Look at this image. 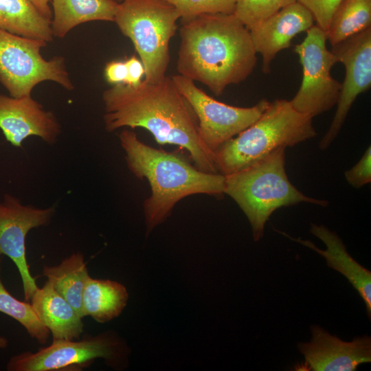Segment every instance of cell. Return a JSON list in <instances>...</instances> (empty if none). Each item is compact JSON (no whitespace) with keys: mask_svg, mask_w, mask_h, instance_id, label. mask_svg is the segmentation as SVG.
<instances>
[{"mask_svg":"<svg viewBox=\"0 0 371 371\" xmlns=\"http://www.w3.org/2000/svg\"><path fill=\"white\" fill-rule=\"evenodd\" d=\"M108 132L122 127L143 128L160 145L173 144L186 150L199 169L217 173L214 153L203 142L198 120L172 78L136 87L117 84L102 93Z\"/></svg>","mask_w":371,"mask_h":371,"instance_id":"1","label":"cell"},{"mask_svg":"<svg viewBox=\"0 0 371 371\" xmlns=\"http://www.w3.org/2000/svg\"><path fill=\"white\" fill-rule=\"evenodd\" d=\"M177 69L216 95L252 73L256 52L249 30L234 14H204L181 20Z\"/></svg>","mask_w":371,"mask_h":371,"instance_id":"2","label":"cell"},{"mask_svg":"<svg viewBox=\"0 0 371 371\" xmlns=\"http://www.w3.org/2000/svg\"><path fill=\"white\" fill-rule=\"evenodd\" d=\"M118 137L128 170L147 179L150 187L151 194L144 202L147 234L166 220L182 199L224 194V175L203 171L179 153L148 146L133 131L123 130Z\"/></svg>","mask_w":371,"mask_h":371,"instance_id":"3","label":"cell"},{"mask_svg":"<svg viewBox=\"0 0 371 371\" xmlns=\"http://www.w3.org/2000/svg\"><path fill=\"white\" fill-rule=\"evenodd\" d=\"M224 194L247 216L256 242L262 238L265 224L276 210L300 203L323 207L328 204L327 201L305 195L290 182L285 170L284 147L240 170L225 175Z\"/></svg>","mask_w":371,"mask_h":371,"instance_id":"4","label":"cell"},{"mask_svg":"<svg viewBox=\"0 0 371 371\" xmlns=\"http://www.w3.org/2000/svg\"><path fill=\"white\" fill-rule=\"evenodd\" d=\"M313 117L296 111L286 100H275L251 125L214 153L216 168L227 175L262 159L278 148L315 137Z\"/></svg>","mask_w":371,"mask_h":371,"instance_id":"5","label":"cell"},{"mask_svg":"<svg viewBox=\"0 0 371 371\" xmlns=\"http://www.w3.org/2000/svg\"><path fill=\"white\" fill-rule=\"evenodd\" d=\"M181 19L176 8L162 0H124L114 21L130 38L145 69L144 80L155 83L166 77L169 44Z\"/></svg>","mask_w":371,"mask_h":371,"instance_id":"6","label":"cell"},{"mask_svg":"<svg viewBox=\"0 0 371 371\" xmlns=\"http://www.w3.org/2000/svg\"><path fill=\"white\" fill-rule=\"evenodd\" d=\"M47 43L0 29V82L10 96L31 95L44 81L54 82L67 91L74 89L63 56L45 59L41 49Z\"/></svg>","mask_w":371,"mask_h":371,"instance_id":"7","label":"cell"},{"mask_svg":"<svg viewBox=\"0 0 371 371\" xmlns=\"http://www.w3.org/2000/svg\"><path fill=\"white\" fill-rule=\"evenodd\" d=\"M129 348L113 331L87 336L80 341H53L36 352H24L10 358L9 371L76 370L89 366L95 359H104L113 369L128 364Z\"/></svg>","mask_w":371,"mask_h":371,"instance_id":"8","label":"cell"},{"mask_svg":"<svg viewBox=\"0 0 371 371\" xmlns=\"http://www.w3.org/2000/svg\"><path fill=\"white\" fill-rule=\"evenodd\" d=\"M326 41V32L314 25L294 48L303 74L300 87L290 103L296 111L313 118L337 104L341 89V83L330 74L338 59L327 49Z\"/></svg>","mask_w":371,"mask_h":371,"instance_id":"9","label":"cell"},{"mask_svg":"<svg viewBox=\"0 0 371 371\" xmlns=\"http://www.w3.org/2000/svg\"><path fill=\"white\" fill-rule=\"evenodd\" d=\"M171 78L196 116L201 139L213 153L256 122L269 103L262 99L251 107L229 105L206 94L191 79L179 74Z\"/></svg>","mask_w":371,"mask_h":371,"instance_id":"10","label":"cell"},{"mask_svg":"<svg viewBox=\"0 0 371 371\" xmlns=\"http://www.w3.org/2000/svg\"><path fill=\"white\" fill-rule=\"evenodd\" d=\"M54 214V207L25 205L10 194L0 201V257L8 256L16 266L26 300H30L38 288L27 261L26 237L31 229L48 225Z\"/></svg>","mask_w":371,"mask_h":371,"instance_id":"11","label":"cell"},{"mask_svg":"<svg viewBox=\"0 0 371 371\" xmlns=\"http://www.w3.org/2000/svg\"><path fill=\"white\" fill-rule=\"evenodd\" d=\"M331 52L345 67V78L329 128L319 144L325 150L339 133L358 95L371 87V27L333 45Z\"/></svg>","mask_w":371,"mask_h":371,"instance_id":"12","label":"cell"},{"mask_svg":"<svg viewBox=\"0 0 371 371\" xmlns=\"http://www.w3.org/2000/svg\"><path fill=\"white\" fill-rule=\"evenodd\" d=\"M311 341L297 345L304 361L295 366V370L354 371L359 365L371 361L370 337L346 341L318 325L311 326Z\"/></svg>","mask_w":371,"mask_h":371,"instance_id":"13","label":"cell"},{"mask_svg":"<svg viewBox=\"0 0 371 371\" xmlns=\"http://www.w3.org/2000/svg\"><path fill=\"white\" fill-rule=\"evenodd\" d=\"M0 130L6 141L15 147H21L23 142L31 136L52 145L62 131L54 113L46 111L32 95L15 98L3 94H0Z\"/></svg>","mask_w":371,"mask_h":371,"instance_id":"14","label":"cell"},{"mask_svg":"<svg viewBox=\"0 0 371 371\" xmlns=\"http://www.w3.org/2000/svg\"><path fill=\"white\" fill-rule=\"evenodd\" d=\"M314 22L311 12L297 1L251 28L254 49L262 58V72L269 74L278 53L289 48L293 38L309 30Z\"/></svg>","mask_w":371,"mask_h":371,"instance_id":"15","label":"cell"},{"mask_svg":"<svg viewBox=\"0 0 371 371\" xmlns=\"http://www.w3.org/2000/svg\"><path fill=\"white\" fill-rule=\"evenodd\" d=\"M288 238L307 247L322 256L327 265L345 276L366 304L368 319L371 318V272L358 263L348 253L342 240L324 225H311V232L319 238L326 247L325 250L317 247L311 240L295 238L274 229Z\"/></svg>","mask_w":371,"mask_h":371,"instance_id":"16","label":"cell"},{"mask_svg":"<svg viewBox=\"0 0 371 371\" xmlns=\"http://www.w3.org/2000/svg\"><path fill=\"white\" fill-rule=\"evenodd\" d=\"M30 301L41 322L52 333L53 341L76 339L82 333V317L48 281L38 288Z\"/></svg>","mask_w":371,"mask_h":371,"instance_id":"17","label":"cell"},{"mask_svg":"<svg viewBox=\"0 0 371 371\" xmlns=\"http://www.w3.org/2000/svg\"><path fill=\"white\" fill-rule=\"evenodd\" d=\"M53 36L64 38L73 28L93 21H114L119 3L116 0H52Z\"/></svg>","mask_w":371,"mask_h":371,"instance_id":"18","label":"cell"},{"mask_svg":"<svg viewBox=\"0 0 371 371\" xmlns=\"http://www.w3.org/2000/svg\"><path fill=\"white\" fill-rule=\"evenodd\" d=\"M128 293L121 283L89 277L82 300V317L91 316L99 323L118 317L126 306Z\"/></svg>","mask_w":371,"mask_h":371,"instance_id":"19","label":"cell"},{"mask_svg":"<svg viewBox=\"0 0 371 371\" xmlns=\"http://www.w3.org/2000/svg\"><path fill=\"white\" fill-rule=\"evenodd\" d=\"M0 29L24 37L53 41L51 21L30 0H0Z\"/></svg>","mask_w":371,"mask_h":371,"instance_id":"20","label":"cell"},{"mask_svg":"<svg viewBox=\"0 0 371 371\" xmlns=\"http://www.w3.org/2000/svg\"><path fill=\"white\" fill-rule=\"evenodd\" d=\"M43 276L82 317L83 291L90 277L83 255L74 253L57 266H45Z\"/></svg>","mask_w":371,"mask_h":371,"instance_id":"21","label":"cell"},{"mask_svg":"<svg viewBox=\"0 0 371 371\" xmlns=\"http://www.w3.org/2000/svg\"><path fill=\"white\" fill-rule=\"evenodd\" d=\"M371 27V0H342L326 32L331 45Z\"/></svg>","mask_w":371,"mask_h":371,"instance_id":"22","label":"cell"},{"mask_svg":"<svg viewBox=\"0 0 371 371\" xmlns=\"http://www.w3.org/2000/svg\"><path fill=\"white\" fill-rule=\"evenodd\" d=\"M0 257V312L16 320L28 334L38 343L44 344L49 337V330L38 318L31 303L15 298L5 287L1 278Z\"/></svg>","mask_w":371,"mask_h":371,"instance_id":"23","label":"cell"},{"mask_svg":"<svg viewBox=\"0 0 371 371\" xmlns=\"http://www.w3.org/2000/svg\"><path fill=\"white\" fill-rule=\"evenodd\" d=\"M297 0H236L234 14L249 30Z\"/></svg>","mask_w":371,"mask_h":371,"instance_id":"24","label":"cell"},{"mask_svg":"<svg viewBox=\"0 0 371 371\" xmlns=\"http://www.w3.org/2000/svg\"><path fill=\"white\" fill-rule=\"evenodd\" d=\"M174 6L181 20L204 14H234L236 0H162Z\"/></svg>","mask_w":371,"mask_h":371,"instance_id":"25","label":"cell"},{"mask_svg":"<svg viewBox=\"0 0 371 371\" xmlns=\"http://www.w3.org/2000/svg\"><path fill=\"white\" fill-rule=\"evenodd\" d=\"M312 14L316 25L326 32L332 16L342 0H297Z\"/></svg>","mask_w":371,"mask_h":371,"instance_id":"26","label":"cell"},{"mask_svg":"<svg viewBox=\"0 0 371 371\" xmlns=\"http://www.w3.org/2000/svg\"><path fill=\"white\" fill-rule=\"evenodd\" d=\"M352 186L359 188L371 182V148L369 146L360 160L344 173Z\"/></svg>","mask_w":371,"mask_h":371,"instance_id":"27","label":"cell"},{"mask_svg":"<svg viewBox=\"0 0 371 371\" xmlns=\"http://www.w3.org/2000/svg\"><path fill=\"white\" fill-rule=\"evenodd\" d=\"M127 70L124 61L112 60L104 68L106 80L111 85L125 84Z\"/></svg>","mask_w":371,"mask_h":371,"instance_id":"28","label":"cell"},{"mask_svg":"<svg viewBox=\"0 0 371 371\" xmlns=\"http://www.w3.org/2000/svg\"><path fill=\"white\" fill-rule=\"evenodd\" d=\"M127 70L126 85L136 87L142 82L145 75V69L142 61L135 56H132L124 60Z\"/></svg>","mask_w":371,"mask_h":371,"instance_id":"29","label":"cell"},{"mask_svg":"<svg viewBox=\"0 0 371 371\" xmlns=\"http://www.w3.org/2000/svg\"><path fill=\"white\" fill-rule=\"evenodd\" d=\"M36 7L37 10L46 19L52 20V13L49 5V2L52 0H30Z\"/></svg>","mask_w":371,"mask_h":371,"instance_id":"30","label":"cell"},{"mask_svg":"<svg viewBox=\"0 0 371 371\" xmlns=\"http://www.w3.org/2000/svg\"><path fill=\"white\" fill-rule=\"evenodd\" d=\"M8 345V339L3 337L0 336V348H5Z\"/></svg>","mask_w":371,"mask_h":371,"instance_id":"31","label":"cell"},{"mask_svg":"<svg viewBox=\"0 0 371 371\" xmlns=\"http://www.w3.org/2000/svg\"><path fill=\"white\" fill-rule=\"evenodd\" d=\"M118 3L122 2L124 0H116Z\"/></svg>","mask_w":371,"mask_h":371,"instance_id":"32","label":"cell"}]
</instances>
